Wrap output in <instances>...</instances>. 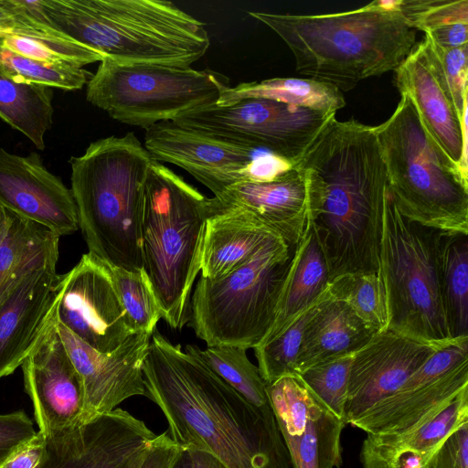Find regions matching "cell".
Masks as SVG:
<instances>
[{"label": "cell", "instance_id": "obj_1", "mask_svg": "<svg viewBox=\"0 0 468 468\" xmlns=\"http://www.w3.org/2000/svg\"><path fill=\"white\" fill-rule=\"evenodd\" d=\"M143 373L145 397L185 449L207 452L227 468H293L271 405L248 402L192 345L184 351L155 329Z\"/></svg>", "mask_w": 468, "mask_h": 468}, {"label": "cell", "instance_id": "obj_2", "mask_svg": "<svg viewBox=\"0 0 468 468\" xmlns=\"http://www.w3.org/2000/svg\"><path fill=\"white\" fill-rule=\"evenodd\" d=\"M298 165L316 189L313 223L331 282L378 271L388 176L375 126L334 118Z\"/></svg>", "mask_w": 468, "mask_h": 468}, {"label": "cell", "instance_id": "obj_3", "mask_svg": "<svg viewBox=\"0 0 468 468\" xmlns=\"http://www.w3.org/2000/svg\"><path fill=\"white\" fill-rule=\"evenodd\" d=\"M249 15L284 41L300 75L342 92L362 80L395 71L416 45L415 30L396 10L395 1L331 14Z\"/></svg>", "mask_w": 468, "mask_h": 468}, {"label": "cell", "instance_id": "obj_4", "mask_svg": "<svg viewBox=\"0 0 468 468\" xmlns=\"http://www.w3.org/2000/svg\"><path fill=\"white\" fill-rule=\"evenodd\" d=\"M58 32L113 60L191 67L210 44L205 24L165 0H37Z\"/></svg>", "mask_w": 468, "mask_h": 468}, {"label": "cell", "instance_id": "obj_5", "mask_svg": "<svg viewBox=\"0 0 468 468\" xmlns=\"http://www.w3.org/2000/svg\"><path fill=\"white\" fill-rule=\"evenodd\" d=\"M133 133L90 144L69 159L79 229L91 253L110 266L144 270L142 218L154 161Z\"/></svg>", "mask_w": 468, "mask_h": 468}, {"label": "cell", "instance_id": "obj_6", "mask_svg": "<svg viewBox=\"0 0 468 468\" xmlns=\"http://www.w3.org/2000/svg\"><path fill=\"white\" fill-rule=\"evenodd\" d=\"M207 200L173 170L153 161L144 194V271L162 319L173 329L189 321L191 291L201 269Z\"/></svg>", "mask_w": 468, "mask_h": 468}, {"label": "cell", "instance_id": "obj_7", "mask_svg": "<svg viewBox=\"0 0 468 468\" xmlns=\"http://www.w3.org/2000/svg\"><path fill=\"white\" fill-rule=\"evenodd\" d=\"M375 130L399 214L426 229L468 235L467 174L428 133L406 94Z\"/></svg>", "mask_w": 468, "mask_h": 468}, {"label": "cell", "instance_id": "obj_8", "mask_svg": "<svg viewBox=\"0 0 468 468\" xmlns=\"http://www.w3.org/2000/svg\"><path fill=\"white\" fill-rule=\"evenodd\" d=\"M292 248L274 238L246 264L219 280L200 276L189 322L207 346L261 345L271 330Z\"/></svg>", "mask_w": 468, "mask_h": 468}, {"label": "cell", "instance_id": "obj_9", "mask_svg": "<svg viewBox=\"0 0 468 468\" xmlns=\"http://www.w3.org/2000/svg\"><path fill=\"white\" fill-rule=\"evenodd\" d=\"M440 232L403 218L387 190L378 271L386 293L388 330L428 342L454 339L440 292Z\"/></svg>", "mask_w": 468, "mask_h": 468}, {"label": "cell", "instance_id": "obj_10", "mask_svg": "<svg viewBox=\"0 0 468 468\" xmlns=\"http://www.w3.org/2000/svg\"><path fill=\"white\" fill-rule=\"evenodd\" d=\"M229 79L212 69L125 63L103 57L86 99L112 119L144 130L218 101Z\"/></svg>", "mask_w": 468, "mask_h": 468}, {"label": "cell", "instance_id": "obj_11", "mask_svg": "<svg viewBox=\"0 0 468 468\" xmlns=\"http://www.w3.org/2000/svg\"><path fill=\"white\" fill-rule=\"evenodd\" d=\"M335 113L250 98L229 106L217 103L178 117L175 123L297 165Z\"/></svg>", "mask_w": 468, "mask_h": 468}, {"label": "cell", "instance_id": "obj_12", "mask_svg": "<svg viewBox=\"0 0 468 468\" xmlns=\"http://www.w3.org/2000/svg\"><path fill=\"white\" fill-rule=\"evenodd\" d=\"M468 388V336L433 353L395 392L351 425L367 434L403 432L422 424Z\"/></svg>", "mask_w": 468, "mask_h": 468}, {"label": "cell", "instance_id": "obj_13", "mask_svg": "<svg viewBox=\"0 0 468 468\" xmlns=\"http://www.w3.org/2000/svg\"><path fill=\"white\" fill-rule=\"evenodd\" d=\"M155 437L144 420L115 409L44 436L37 468H139Z\"/></svg>", "mask_w": 468, "mask_h": 468}, {"label": "cell", "instance_id": "obj_14", "mask_svg": "<svg viewBox=\"0 0 468 468\" xmlns=\"http://www.w3.org/2000/svg\"><path fill=\"white\" fill-rule=\"evenodd\" d=\"M61 294L58 321L101 353L117 349L136 333L121 303L108 265L91 253L83 254L59 275Z\"/></svg>", "mask_w": 468, "mask_h": 468}, {"label": "cell", "instance_id": "obj_15", "mask_svg": "<svg viewBox=\"0 0 468 468\" xmlns=\"http://www.w3.org/2000/svg\"><path fill=\"white\" fill-rule=\"evenodd\" d=\"M266 392L293 468H340L346 422L297 373L266 384Z\"/></svg>", "mask_w": 468, "mask_h": 468}, {"label": "cell", "instance_id": "obj_16", "mask_svg": "<svg viewBox=\"0 0 468 468\" xmlns=\"http://www.w3.org/2000/svg\"><path fill=\"white\" fill-rule=\"evenodd\" d=\"M145 149L158 162L177 165L214 196L241 182L256 181V159L262 150L237 144L174 122L145 130Z\"/></svg>", "mask_w": 468, "mask_h": 468}, {"label": "cell", "instance_id": "obj_17", "mask_svg": "<svg viewBox=\"0 0 468 468\" xmlns=\"http://www.w3.org/2000/svg\"><path fill=\"white\" fill-rule=\"evenodd\" d=\"M57 329L83 388V418L87 422L111 412L125 399L145 396L143 367L151 335L136 332L117 349L101 353L73 335L56 315Z\"/></svg>", "mask_w": 468, "mask_h": 468}, {"label": "cell", "instance_id": "obj_18", "mask_svg": "<svg viewBox=\"0 0 468 468\" xmlns=\"http://www.w3.org/2000/svg\"><path fill=\"white\" fill-rule=\"evenodd\" d=\"M317 193L308 172L297 165L266 182H241L207 198V217L223 210L246 213L293 248L313 221Z\"/></svg>", "mask_w": 468, "mask_h": 468}, {"label": "cell", "instance_id": "obj_19", "mask_svg": "<svg viewBox=\"0 0 468 468\" xmlns=\"http://www.w3.org/2000/svg\"><path fill=\"white\" fill-rule=\"evenodd\" d=\"M455 339L428 342L390 330L373 335L354 355L345 422L351 424L395 392L433 353Z\"/></svg>", "mask_w": 468, "mask_h": 468}, {"label": "cell", "instance_id": "obj_20", "mask_svg": "<svg viewBox=\"0 0 468 468\" xmlns=\"http://www.w3.org/2000/svg\"><path fill=\"white\" fill-rule=\"evenodd\" d=\"M21 367L43 436L83 423L82 384L58 333L56 314Z\"/></svg>", "mask_w": 468, "mask_h": 468}, {"label": "cell", "instance_id": "obj_21", "mask_svg": "<svg viewBox=\"0 0 468 468\" xmlns=\"http://www.w3.org/2000/svg\"><path fill=\"white\" fill-rule=\"evenodd\" d=\"M0 207L59 237L79 229L70 188L47 169L35 152L22 156L0 148Z\"/></svg>", "mask_w": 468, "mask_h": 468}, {"label": "cell", "instance_id": "obj_22", "mask_svg": "<svg viewBox=\"0 0 468 468\" xmlns=\"http://www.w3.org/2000/svg\"><path fill=\"white\" fill-rule=\"evenodd\" d=\"M57 263L30 273L0 307V378L21 367L56 314L61 294Z\"/></svg>", "mask_w": 468, "mask_h": 468}, {"label": "cell", "instance_id": "obj_23", "mask_svg": "<svg viewBox=\"0 0 468 468\" xmlns=\"http://www.w3.org/2000/svg\"><path fill=\"white\" fill-rule=\"evenodd\" d=\"M395 84L410 99L428 133L467 174L466 122L459 118L420 43L395 70Z\"/></svg>", "mask_w": 468, "mask_h": 468}, {"label": "cell", "instance_id": "obj_24", "mask_svg": "<svg viewBox=\"0 0 468 468\" xmlns=\"http://www.w3.org/2000/svg\"><path fill=\"white\" fill-rule=\"evenodd\" d=\"M59 238L0 207V307L30 273L58 262Z\"/></svg>", "mask_w": 468, "mask_h": 468}, {"label": "cell", "instance_id": "obj_25", "mask_svg": "<svg viewBox=\"0 0 468 468\" xmlns=\"http://www.w3.org/2000/svg\"><path fill=\"white\" fill-rule=\"evenodd\" d=\"M274 238L279 237L244 212L210 214L202 243L201 277L211 281L224 278L246 264Z\"/></svg>", "mask_w": 468, "mask_h": 468}, {"label": "cell", "instance_id": "obj_26", "mask_svg": "<svg viewBox=\"0 0 468 468\" xmlns=\"http://www.w3.org/2000/svg\"><path fill=\"white\" fill-rule=\"evenodd\" d=\"M330 282L326 258L315 227L310 221L303 237L292 248L280 290L273 324L260 346L275 338Z\"/></svg>", "mask_w": 468, "mask_h": 468}, {"label": "cell", "instance_id": "obj_27", "mask_svg": "<svg viewBox=\"0 0 468 468\" xmlns=\"http://www.w3.org/2000/svg\"><path fill=\"white\" fill-rule=\"evenodd\" d=\"M373 334L341 299L322 307L306 325L296 359L295 373L335 355L356 352Z\"/></svg>", "mask_w": 468, "mask_h": 468}, {"label": "cell", "instance_id": "obj_28", "mask_svg": "<svg viewBox=\"0 0 468 468\" xmlns=\"http://www.w3.org/2000/svg\"><path fill=\"white\" fill-rule=\"evenodd\" d=\"M250 98L267 99L329 113H336L346 105L343 92L337 88L306 78H272L241 82L226 88L217 104L229 106Z\"/></svg>", "mask_w": 468, "mask_h": 468}, {"label": "cell", "instance_id": "obj_29", "mask_svg": "<svg viewBox=\"0 0 468 468\" xmlns=\"http://www.w3.org/2000/svg\"><path fill=\"white\" fill-rule=\"evenodd\" d=\"M438 274L451 338L468 336V235L440 232Z\"/></svg>", "mask_w": 468, "mask_h": 468}, {"label": "cell", "instance_id": "obj_30", "mask_svg": "<svg viewBox=\"0 0 468 468\" xmlns=\"http://www.w3.org/2000/svg\"><path fill=\"white\" fill-rule=\"evenodd\" d=\"M51 88L17 82L0 70V118L25 134L38 150L53 123Z\"/></svg>", "mask_w": 468, "mask_h": 468}, {"label": "cell", "instance_id": "obj_31", "mask_svg": "<svg viewBox=\"0 0 468 468\" xmlns=\"http://www.w3.org/2000/svg\"><path fill=\"white\" fill-rule=\"evenodd\" d=\"M340 299V280L332 281L324 292L271 341L254 349L261 376L266 384L295 373L296 359L304 329L326 303Z\"/></svg>", "mask_w": 468, "mask_h": 468}, {"label": "cell", "instance_id": "obj_32", "mask_svg": "<svg viewBox=\"0 0 468 468\" xmlns=\"http://www.w3.org/2000/svg\"><path fill=\"white\" fill-rule=\"evenodd\" d=\"M197 355L226 383L250 404L269 406L266 383L259 368L247 356V349L235 346H212L200 349L192 345Z\"/></svg>", "mask_w": 468, "mask_h": 468}, {"label": "cell", "instance_id": "obj_33", "mask_svg": "<svg viewBox=\"0 0 468 468\" xmlns=\"http://www.w3.org/2000/svg\"><path fill=\"white\" fill-rule=\"evenodd\" d=\"M0 70L17 82L43 85L64 90H80L92 77V74L83 68L33 59L16 54L3 46L0 51Z\"/></svg>", "mask_w": 468, "mask_h": 468}, {"label": "cell", "instance_id": "obj_34", "mask_svg": "<svg viewBox=\"0 0 468 468\" xmlns=\"http://www.w3.org/2000/svg\"><path fill=\"white\" fill-rule=\"evenodd\" d=\"M108 267L117 295L133 329L134 332L152 335L162 318V313L145 271H132L110 265Z\"/></svg>", "mask_w": 468, "mask_h": 468}, {"label": "cell", "instance_id": "obj_35", "mask_svg": "<svg viewBox=\"0 0 468 468\" xmlns=\"http://www.w3.org/2000/svg\"><path fill=\"white\" fill-rule=\"evenodd\" d=\"M340 299L373 333L388 330V307L378 271L340 277Z\"/></svg>", "mask_w": 468, "mask_h": 468}, {"label": "cell", "instance_id": "obj_36", "mask_svg": "<svg viewBox=\"0 0 468 468\" xmlns=\"http://www.w3.org/2000/svg\"><path fill=\"white\" fill-rule=\"evenodd\" d=\"M421 48L443 90L451 98L459 118L466 122L468 44L455 48H442L425 34Z\"/></svg>", "mask_w": 468, "mask_h": 468}, {"label": "cell", "instance_id": "obj_37", "mask_svg": "<svg viewBox=\"0 0 468 468\" xmlns=\"http://www.w3.org/2000/svg\"><path fill=\"white\" fill-rule=\"evenodd\" d=\"M355 353L327 357L298 374L307 388L344 421L349 372Z\"/></svg>", "mask_w": 468, "mask_h": 468}, {"label": "cell", "instance_id": "obj_38", "mask_svg": "<svg viewBox=\"0 0 468 468\" xmlns=\"http://www.w3.org/2000/svg\"><path fill=\"white\" fill-rule=\"evenodd\" d=\"M2 46L16 54L52 64L82 68L103 56L74 40L42 41L19 36L2 38Z\"/></svg>", "mask_w": 468, "mask_h": 468}, {"label": "cell", "instance_id": "obj_39", "mask_svg": "<svg viewBox=\"0 0 468 468\" xmlns=\"http://www.w3.org/2000/svg\"><path fill=\"white\" fill-rule=\"evenodd\" d=\"M395 8L412 29L424 33L449 24L468 23L467 0H395Z\"/></svg>", "mask_w": 468, "mask_h": 468}, {"label": "cell", "instance_id": "obj_40", "mask_svg": "<svg viewBox=\"0 0 468 468\" xmlns=\"http://www.w3.org/2000/svg\"><path fill=\"white\" fill-rule=\"evenodd\" d=\"M0 29L42 41L72 40L45 23L23 0H0Z\"/></svg>", "mask_w": 468, "mask_h": 468}, {"label": "cell", "instance_id": "obj_41", "mask_svg": "<svg viewBox=\"0 0 468 468\" xmlns=\"http://www.w3.org/2000/svg\"><path fill=\"white\" fill-rule=\"evenodd\" d=\"M37 433L25 410L0 414V463Z\"/></svg>", "mask_w": 468, "mask_h": 468}, {"label": "cell", "instance_id": "obj_42", "mask_svg": "<svg viewBox=\"0 0 468 468\" xmlns=\"http://www.w3.org/2000/svg\"><path fill=\"white\" fill-rule=\"evenodd\" d=\"M425 468H468V422L447 436Z\"/></svg>", "mask_w": 468, "mask_h": 468}, {"label": "cell", "instance_id": "obj_43", "mask_svg": "<svg viewBox=\"0 0 468 468\" xmlns=\"http://www.w3.org/2000/svg\"><path fill=\"white\" fill-rule=\"evenodd\" d=\"M184 450L183 446L165 431L153 440L148 453L139 468H172Z\"/></svg>", "mask_w": 468, "mask_h": 468}, {"label": "cell", "instance_id": "obj_44", "mask_svg": "<svg viewBox=\"0 0 468 468\" xmlns=\"http://www.w3.org/2000/svg\"><path fill=\"white\" fill-rule=\"evenodd\" d=\"M45 448V438L38 431L37 435L18 447L2 463L0 468H37Z\"/></svg>", "mask_w": 468, "mask_h": 468}, {"label": "cell", "instance_id": "obj_45", "mask_svg": "<svg viewBox=\"0 0 468 468\" xmlns=\"http://www.w3.org/2000/svg\"><path fill=\"white\" fill-rule=\"evenodd\" d=\"M468 23H453L432 29L425 34L439 47L446 49L468 44Z\"/></svg>", "mask_w": 468, "mask_h": 468}, {"label": "cell", "instance_id": "obj_46", "mask_svg": "<svg viewBox=\"0 0 468 468\" xmlns=\"http://www.w3.org/2000/svg\"><path fill=\"white\" fill-rule=\"evenodd\" d=\"M189 452L192 468H227L212 454L196 449H186Z\"/></svg>", "mask_w": 468, "mask_h": 468}, {"label": "cell", "instance_id": "obj_47", "mask_svg": "<svg viewBox=\"0 0 468 468\" xmlns=\"http://www.w3.org/2000/svg\"><path fill=\"white\" fill-rule=\"evenodd\" d=\"M172 468H192L189 452L185 449Z\"/></svg>", "mask_w": 468, "mask_h": 468}]
</instances>
